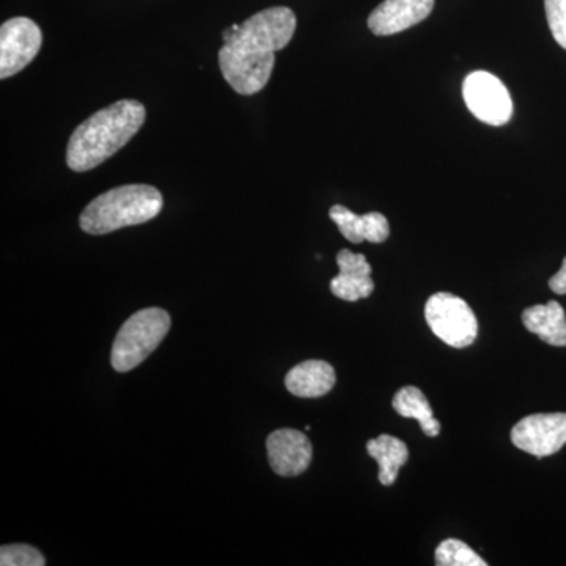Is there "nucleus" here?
Wrapping results in <instances>:
<instances>
[{
	"mask_svg": "<svg viewBox=\"0 0 566 566\" xmlns=\"http://www.w3.org/2000/svg\"><path fill=\"white\" fill-rule=\"evenodd\" d=\"M296 24L292 9L271 7L222 33L226 44L219 51V66L234 92L251 96L266 87L275 52L289 46Z\"/></svg>",
	"mask_w": 566,
	"mask_h": 566,
	"instance_id": "nucleus-1",
	"label": "nucleus"
},
{
	"mask_svg": "<svg viewBox=\"0 0 566 566\" xmlns=\"http://www.w3.org/2000/svg\"><path fill=\"white\" fill-rule=\"evenodd\" d=\"M147 118L144 104L122 99L95 112L71 134L66 164L74 172H88L120 151Z\"/></svg>",
	"mask_w": 566,
	"mask_h": 566,
	"instance_id": "nucleus-2",
	"label": "nucleus"
},
{
	"mask_svg": "<svg viewBox=\"0 0 566 566\" xmlns=\"http://www.w3.org/2000/svg\"><path fill=\"white\" fill-rule=\"evenodd\" d=\"M163 193L150 185H125L96 197L80 218L88 234H107L125 227L140 226L163 210Z\"/></svg>",
	"mask_w": 566,
	"mask_h": 566,
	"instance_id": "nucleus-3",
	"label": "nucleus"
},
{
	"mask_svg": "<svg viewBox=\"0 0 566 566\" xmlns=\"http://www.w3.org/2000/svg\"><path fill=\"white\" fill-rule=\"evenodd\" d=\"M170 326V315L158 307L142 308L126 319L112 345V368L126 374L139 367L161 345Z\"/></svg>",
	"mask_w": 566,
	"mask_h": 566,
	"instance_id": "nucleus-4",
	"label": "nucleus"
},
{
	"mask_svg": "<svg viewBox=\"0 0 566 566\" xmlns=\"http://www.w3.org/2000/svg\"><path fill=\"white\" fill-rule=\"evenodd\" d=\"M424 318L436 337L452 348L475 342L479 323L469 304L452 293H436L424 305Z\"/></svg>",
	"mask_w": 566,
	"mask_h": 566,
	"instance_id": "nucleus-5",
	"label": "nucleus"
},
{
	"mask_svg": "<svg viewBox=\"0 0 566 566\" xmlns=\"http://www.w3.org/2000/svg\"><path fill=\"white\" fill-rule=\"evenodd\" d=\"M463 98L474 117L486 125L504 126L512 118V96L504 82L488 71H474L465 77Z\"/></svg>",
	"mask_w": 566,
	"mask_h": 566,
	"instance_id": "nucleus-6",
	"label": "nucleus"
},
{
	"mask_svg": "<svg viewBox=\"0 0 566 566\" xmlns=\"http://www.w3.org/2000/svg\"><path fill=\"white\" fill-rule=\"evenodd\" d=\"M43 33L36 22L18 17L0 28V80L14 76L36 57Z\"/></svg>",
	"mask_w": 566,
	"mask_h": 566,
	"instance_id": "nucleus-7",
	"label": "nucleus"
},
{
	"mask_svg": "<svg viewBox=\"0 0 566 566\" xmlns=\"http://www.w3.org/2000/svg\"><path fill=\"white\" fill-rule=\"evenodd\" d=\"M512 442L523 452L536 458L554 455L566 444V415H534L524 417L513 427Z\"/></svg>",
	"mask_w": 566,
	"mask_h": 566,
	"instance_id": "nucleus-8",
	"label": "nucleus"
},
{
	"mask_svg": "<svg viewBox=\"0 0 566 566\" xmlns=\"http://www.w3.org/2000/svg\"><path fill=\"white\" fill-rule=\"evenodd\" d=\"M268 460L277 475L296 476L312 463V444L303 431L282 428L268 436Z\"/></svg>",
	"mask_w": 566,
	"mask_h": 566,
	"instance_id": "nucleus-9",
	"label": "nucleus"
},
{
	"mask_svg": "<svg viewBox=\"0 0 566 566\" xmlns=\"http://www.w3.org/2000/svg\"><path fill=\"white\" fill-rule=\"evenodd\" d=\"M433 9L434 0H385L368 17V29L378 36L395 35L427 20Z\"/></svg>",
	"mask_w": 566,
	"mask_h": 566,
	"instance_id": "nucleus-10",
	"label": "nucleus"
},
{
	"mask_svg": "<svg viewBox=\"0 0 566 566\" xmlns=\"http://www.w3.org/2000/svg\"><path fill=\"white\" fill-rule=\"evenodd\" d=\"M337 264L340 273L331 281V292L334 293V296L348 301V303H356L374 293L375 282L371 279V266L363 253H354L344 249L338 252Z\"/></svg>",
	"mask_w": 566,
	"mask_h": 566,
	"instance_id": "nucleus-11",
	"label": "nucleus"
},
{
	"mask_svg": "<svg viewBox=\"0 0 566 566\" xmlns=\"http://www.w3.org/2000/svg\"><path fill=\"white\" fill-rule=\"evenodd\" d=\"M329 216L349 243L359 244L368 241V243L381 244L389 238V221L381 212H367L359 216L354 214L344 205H334Z\"/></svg>",
	"mask_w": 566,
	"mask_h": 566,
	"instance_id": "nucleus-12",
	"label": "nucleus"
},
{
	"mask_svg": "<svg viewBox=\"0 0 566 566\" xmlns=\"http://www.w3.org/2000/svg\"><path fill=\"white\" fill-rule=\"evenodd\" d=\"M337 376L333 365L324 360H305L289 371L285 386L301 398H318L334 389Z\"/></svg>",
	"mask_w": 566,
	"mask_h": 566,
	"instance_id": "nucleus-13",
	"label": "nucleus"
},
{
	"mask_svg": "<svg viewBox=\"0 0 566 566\" xmlns=\"http://www.w3.org/2000/svg\"><path fill=\"white\" fill-rule=\"evenodd\" d=\"M523 323L527 331L538 335L547 345L566 346V316L557 301L526 308Z\"/></svg>",
	"mask_w": 566,
	"mask_h": 566,
	"instance_id": "nucleus-14",
	"label": "nucleus"
},
{
	"mask_svg": "<svg viewBox=\"0 0 566 566\" xmlns=\"http://www.w3.org/2000/svg\"><path fill=\"white\" fill-rule=\"evenodd\" d=\"M368 455L379 465L378 479L381 485H394L401 465L408 461L409 450L401 439L381 434L367 442Z\"/></svg>",
	"mask_w": 566,
	"mask_h": 566,
	"instance_id": "nucleus-15",
	"label": "nucleus"
},
{
	"mask_svg": "<svg viewBox=\"0 0 566 566\" xmlns=\"http://www.w3.org/2000/svg\"><path fill=\"white\" fill-rule=\"evenodd\" d=\"M394 409L398 416L405 419H415L420 423L423 433L436 438L441 431V423L434 419L430 401L424 397L422 390L415 386H405L395 394Z\"/></svg>",
	"mask_w": 566,
	"mask_h": 566,
	"instance_id": "nucleus-16",
	"label": "nucleus"
},
{
	"mask_svg": "<svg viewBox=\"0 0 566 566\" xmlns=\"http://www.w3.org/2000/svg\"><path fill=\"white\" fill-rule=\"evenodd\" d=\"M436 565L439 566H486L479 554L472 547L460 542V539L449 538L442 542L436 549Z\"/></svg>",
	"mask_w": 566,
	"mask_h": 566,
	"instance_id": "nucleus-17",
	"label": "nucleus"
},
{
	"mask_svg": "<svg viewBox=\"0 0 566 566\" xmlns=\"http://www.w3.org/2000/svg\"><path fill=\"white\" fill-rule=\"evenodd\" d=\"M0 565L2 566H44L43 554L36 547L29 545H9L0 549Z\"/></svg>",
	"mask_w": 566,
	"mask_h": 566,
	"instance_id": "nucleus-18",
	"label": "nucleus"
},
{
	"mask_svg": "<svg viewBox=\"0 0 566 566\" xmlns=\"http://www.w3.org/2000/svg\"><path fill=\"white\" fill-rule=\"evenodd\" d=\"M545 9L554 40L566 51V0H545Z\"/></svg>",
	"mask_w": 566,
	"mask_h": 566,
	"instance_id": "nucleus-19",
	"label": "nucleus"
},
{
	"mask_svg": "<svg viewBox=\"0 0 566 566\" xmlns=\"http://www.w3.org/2000/svg\"><path fill=\"white\" fill-rule=\"evenodd\" d=\"M549 289L556 294H566V256L560 271L549 279Z\"/></svg>",
	"mask_w": 566,
	"mask_h": 566,
	"instance_id": "nucleus-20",
	"label": "nucleus"
}]
</instances>
